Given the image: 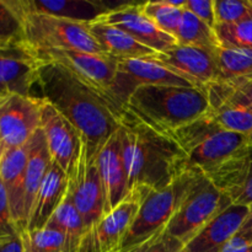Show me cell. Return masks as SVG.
Instances as JSON below:
<instances>
[{"mask_svg": "<svg viewBox=\"0 0 252 252\" xmlns=\"http://www.w3.org/2000/svg\"><path fill=\"white\" fill-rule=\"evenodd\" d=\"M42 97L53 105L80 133L90 159L120 128L122 106L54 64L39 68Z\"/></svg>", "mask_w": 252, "mask_h": 252, "instance_id": "obj_1", "label": "cell"}, {"mask_svg": "<svg viewBox=\"0 0 252 252\" xmlns=\"http://www.w3.org/2000/svg\"><path fill=\"white\" fill-rule=\"evenodd\" d=\"M128 192L138 187L160 189L186 169V157L174 134L158 129L126 106L120 115Z\"/></svg>", "mask_w": 252, "mask_h": 252, "instance_id": "obj_2", "label": "cell"}, {"mask_svg": "<svg viewBox=\"0 0 252 252\" xmlns=\"http://www.w3.org/2000/svg\"><path fill=\"white\" fill-rule=\"evenodd\" d=\"M127 107L153 127L174 133L204 117L209 101L199 88L144 85L132 94Z\"/></svg>", "mask_w": 252, "mask_h": 252, "instance_id": "obj_3", "label": "cell"}, {"mask_svg": "<svg viewBox=\"0 0 252 252\" xmlns=\"http://www.w3.org/2000/svg\"><path fill=\"white\" fill-rule=\"evenodd\" d=\"M172 134L185 153L186 169L198 170L204 175L252 145V137L223 129L207 115Z\"/></svg>", "mask_w": 252, "mask_h": 252, "instance_id": "obj_4", "label": "cell"}, {"mask_svg": "<svg viewBox=\"0 0 252 252\" xmlns=\"http://www.w3.org/2000/svg\"><path fill=\"white\" fill-rule=\"evenodd\" d=\"M21 21V46L27 51L69 49L106 54L89 30V25L61 17L37 14L26 9L21 0H7Z\"/></svg>", "mask_w": 252, "mask_h": 252, "instance_id": "obj_5", "label": "cell"}, {"mask_svg": "<svg viewBox=\"0 0 252 252\" xmlns=\"http://www.w3.org/2000/svg\"><path fill=\"white\" fill-rule=\"evenodd\" d=\"M198 170L187 169L169 186L160 189H149L143 199L134 221L126 234L118 250L133 248L153 238L166 228L176 212L177 206L189 185L196 179Z\"/></svg>", "mask_w": 252, "mask_h": 252, "instance_id": "obj_6", "label": "cell"}, {"mask_svg": "<svg viewBox=\"0 0 252 252\" xmlns=\"http://www.w3.org/2000/svg\"><path fill=\"white\" fill-rule=\"evenodd\" d=\"M230 204L233 203L212 184L211 180L198 171L167 223L166 231L185 245Z\"/></svg>", "mask_w": 252, "mask_h": 252, "instance_id": "obj_7", "label": "cell"}, {"mask_svg": "<svg viewBox=\"0 0 252 252\" xmlns=\"http://www.w3.org/2000/svg\"><path fill=\"white\" fill-rule=\"evenodd\" d=\"M27 52L36 59L39 65L54 64L62 66L98 93L115 101L111 95V88L117 74L118 61L113 57L69 49H43Z\"/></svg>", "mask_w": 252, "mask_h": 252, "instance_id": "obj_8", "label": "cell"}, {"mask_svg": "<svg viewBox=\"0 0 252 252\" xmlns=\"http://www.w3.org/2000/svg\"><path fill=\"white\" fill-rule=\"evenodd\" d=\"M149 189L138 187L95 225L84 231L78 252H110L120 248L126 234L137 217L143 199Z\"/></svg>", "mask_w": 252, "mask_h": 252, "instance_id": "obj_9", "label": "cell"}, {"mask_svg": "<svg viewBox=\"0 0 252 252\" xmlns=\"http://www.w3.org/2000/svg\"><path fill=\"white\" fill-rule=\"evenodd\" d=\"M43 98L9 94L0 100V143L4 150L26 145L41 128Z\"/></svg>", "mask_w": 252, "mask_h": 252, "instance_id": "obj_10", "label": "cell"}, {"mask_svg": "<svg viewBox=\"0 0 252 252\" xmlns=\"http://www.w3.org/2000/svg\"><path fill=\"white\" fill-rule=\"evenodd\" d=\"M144 85L196 88L153 58L118 61L117 74L111 88V95L118 105L127 106L132 94Z\"/></svg>", "mask_w": 252, "mask_h": 252, "instance_id": "obj_11", "label": "cell"}, {"mask_svg": "<svg viewBox=\"0 0 252 252\" xmlns=\"http://www.w3.org/2000/svg\"><path fill=\"white\" fill-rule=\"evenodd\" d=\"M68 194L84 220L85 230L95 225L105 214V194L96 159H90L85 143L73 176L69 179Z\"/></svg>", "mask_w": 252, "mask_h": 252, "instance_id": "obj_12", "label": "cell"}, {"mask_svg": "<svg viewBox=\"0 0 252 252\" xmlns=\"http://www.w3.org/2000/svg\"><path fill=\"white\" fill-rule=\"evenodd\" d=\"M41 129L46 138L52 160L57 162L64 170L68 179H70L75 171L84 145L80 133L44 98L42 105Z\"/></svg>", "mask_w": 252, "mask_h": 252, "instance_id": "obj_13", "label": "cell"}, {"mask_svg": "<svg viewBox=\"0 0 252 252\" xmlns=\"http://www.w3.org/2000/svg\"><path fill=\"white\" fill-rule=\"evenodd\" d=\"M153 59L203 90L219 80L216 52L208 49L176 44L170 51L158 53Z\"/></svg>", "mask_w": 252, "mask_h": 252, "instance_id": "obj_14", "label": "cell"}, {"mask_svg": "<svg viewBox=\"0 0 252 252\" xmlns=\"http://www.w3.org/2000/svg\"><path fill=\"white\" fill-rule=\"evenodd\" d=\"M102 21L118 27L158 53L170 51L177 44L174 37L162 32L142 10V2H125L103 16Z\"/></svg>", "mask_w": 252, "mask_h": 252, "instance_id": "obj_15", "label": "cell"}, {"mask_svg": "<svg viewBox=\"0 0 252 252\" xmlns=\"http://www.w3.org/2000/svg\"><path fill=\"white\" fill-rule=\"evenodd\" d=\"M96 165L105 194V214H107L128 194V177L123 161L120 128L98 152Z\"/></svg>", "mask_w": 252, "mask_h": 252, "instance_id": "obj_16", "label": "cell"}, {"mask_svg": "<svg viewBox=\"0 0 252 252\" xmlns=\"http://www.w3.org/2000/svg\"><path fill=\"white\" fill-rule=\"evenodd\" d=\"M248 214L249 207L230 204L185 244L182 252H220L239 233Z\"/></svg>", "mask_w": 252, "mask_h": 252, "instance_id": "obj_17", "label": "cell"}, {"mask_svg": "<svg viewBox=\"0 0 252 252\" xmlns=\"http://www.w3.org/2000/svg\"><path fill=\"white\" fill-rule=\"evenodd\" d=\"M29 143L24 147L4 150L0 164V180L9 198L12 219L20 236L27 231L25 217V175H26Z\"/></svg>", "mask_w": 252, "mask_h": 252, "instance_id": "obj_18", "label": "cell"}, {"mask_svg": "<svg viewBox=\"0 0 252 252\" xmlns=\"http://www.w3.org/2000/svg\"><path fill=\"white\" fill-rule=\"evenodd\" d=\"M39 68L21 43L0 47V86L9 94L31 95V89L38 84Z\"/></svg>", "mask_w": 252, "mask_h": 252, "instance_id": "obj_19", "label": "cell"}, {"mask_svg": "<svg viewBox=\"0 0 252 252\" xmlns=\"http://www.w3.org/2000/svg\"><path fill=\"white\" fill-rule=\"evenodd\" d=\"M69 179L64 170L57 162H52L38 189L31 213L27 231L42 229L47 225L51 217L58 209L68 194ZM26 231V233H27Z\"/></svg>", "mask_w": 252, "mask_h": 252, "instance_id": "obj_20", "label": "cell"}, {"mask_svg": "<svg viewBox=\"0 0 252 252\" xmlns=\"http://www.w3.org/2000/svg\"><path fill=\"white\" fill-rule=\"evenodd\" d=\"M26 9L37 14L91 25L111 11L103 0H21Z\"/></svg>", "mask_w": 252, "mask_h": 252, "instance_id": "obj_21", "label": "cell"}, {"mask_svg": "<svg viewBox=\"0 0 252 252\" xmlns=\"http://www.w3.org/2000/svg\"><path fill=\"white\" fill-rule=\"evenodd\" d=\"M89 30L103 52L117 61L154 58L158 54V52L139 43L127 32L102 20H97L89 25Z\"/></svg>", "mask_w": 252, "mask_h": 252, "instance_id": "obj_22", "label": "cell"}, {"mask_svg": "<svg viewBox=\"0 0 252 252\" xmlns=\"http://www.w3.org/2000/svg\"><path fill=\"white\" fill-rule=\"evenodd\" d=\"M208 95L209 111L213 122L229 132L252 137V108L238 102L211 85L204 90Z\"/></svg>", "mask_w": 252, "mask_h": 252, "instance_id": "obj_23", "label": "cell"}, {"mask_svg": "<svg viewBox=\"0 0 252 252\" xmlns=\"http://www.w3.org/2000/svg\"><path fill=\"white\" fill-rule=\"evenodd\" d=\"M52 162L53 160L48 150L46 138L39 128L29 142V158L25 175V217L27 224L32 204Z\"/></svg>", "mask_w": 252, "mask_h": 252, "instance_id": "obj_24", "label": "cell"}, {"mask_svg": "<svg viewBox=\"0 0 252 252\" xmlns=\"http://www.w3.org/2000/svg\"><path fill=\"white\" fill-rule=\"evenodd\" d=\"M219 80L217 83L238 84L252 76V49L220 46L216 51Z\"/></svg>", "mask_w": 252, "mask_h": 252, "instance_id": "obj_25", "label": "cell"}, {"mask_svg": "<svg viewBox=\"0 0 252 252\" xmlns=\"http://www.w3.org/2000/svg\"><path fill=\"white\" fill-rule=\"evenodd\" d=\"M46 226L56 229L65 236L68 252H78L79 244L85 231V225L69 194H66L64 201L54 212Z\"/></svg>", "mask_w": 252, "mask_h": 252, "instance_id": "obj_26", "label": "cell"}, {"mask_svg": "<svg viewBox=\"0 0 252 252\" xmlns=\"http://www.w3.org/2000/svg\"><path fill=\"white\" fill-rule=\"evenodd\" d=\"M177 44L193 46L216 52L220 47L216 30L185 9L176 34Z\"/></svg>", "mask_w": 252, "mask_h": 252, "instance_id": "obj_27", "label": "cell"}, {"mask_svg": "<svg viewBox=\"0 0 252 252\" xmlns=\"http://www.w3.org/2000/svg\"><path fill=\"white\" fill-rule=\"evenodd\" d=\"M186 0H159L142 2V10L162 32L176 39Z\"/></svg>", "mask_w": 252, "mask_h": 252, "instance_id": "obj_28", "label": "cell"}, {"mask_svg": "<svg viewBox=\"0 0 252 252\" xmlns=\"http://www.w3.org/2000/svg\"><path fill=\"white\" fill-rule=\"evenodd\" d=\"M21 239L25 252H68L65 236L48 226L27 231Z\"/></svg>", "mask_w": 252, "mask_h": 252, "instance_id": "obj_29", "label": "cell"}, {"mask_svg": "<svg viewBox=\"0 0 252 252\" xmlns=\"http://www.w3.org/2000/svg\"><path fill=\"white\" fill-rule=\"evenodd\" d=\"M214 12L217 26L239 24L252 17V0H214Z\"/></svg>", "mask_w": 252, "mask_h": 252, "instance_id": "obj_30", "label": "cell"}, {"mask_svg": "<svg viewBox=\"0 0 252 252\" xmlns=\"http://www.w3.org/2000/svg\"><path fill=\"white\" fill-rule=\"evenodd\" d=\"M216 32L220 46L252 49V17L239 24L218 25Z\"/></svg>", "mask_w": 252, "mask_h": 252, "instance_id": "obj_31", "label": "cell"}, {"mask_svg": "<svg viewBox=\"0 0 252 252\" xmlns=\"http://www.w3.org/2000/svg\"><path fill=\"white\" fill-rule=\"evenodd\" d=\"M21 21L7 0H0V47L21 43Z\"/></svg>", "mask_w": 252, "mask_h": 252, "instance_id": "obj_32", "label": "cell"}, {"mask_svg": "<svg viewBox=\"0 0 252 252\" xmlns=\"http://www.w3.org/2000/svg\"><path fill=\"white\" fill-rule=\"evenodd\" d=\"M184 245L172 238L166 231V228L160 233L155 234L153 238L148 239L144 243L135 245L133 248L126 249V250H116L110 252H181Z\"/></svg>", "mask_w": 252, "mask_h": 252, "instance_id": "obj_33", "label": "cell"}, {"mask_svg": "<svg viewBox=\"0 0 252 252\" xmlns=\"http://www.w3.org/2000/svg\"><path fill=\"white\" fill-rule=\"evenodd\" d=\"M212 85L216 86L217 89H219L221 93L225 94L226 96L231 97L233 100L252 108V76L238 84L216 83L212 84Z\"/></svg>", "mask_w": 252, "mask_h": 252, "instance_id": "obj_34", "label": "cell"}, {"mask_svg": "<svg viewBox=\"0 0 252 252\" xmlns=\"http://www.w3.org/2000/svg\"><path fill=\"white\" fill-rule=\"evenodd\" d=\"M19 235L12 219L9 198L5 187L0 180V241Z\"/></svg>", "mask_w": 252, "mask_h": 252, "instance_id": "obj_35", "label": "cell"}, {"mask_svg": "<svg viewBox=\"0 0 252 252\" xmlns=\"http://www.w3.org/2000/svg\"><path fill=\"white\" fill-rule=\"evenodd\" d=\"M185 9L198 17L201 21L216 30V12H214V0H186Z\"/></svg>", "mask_w": 252, "mask_h": 252, "instance_id": "obj_36", "label": "cell"}, {"mask_svg": "<svg viewBox=\"0 0 252 252\" xmlns=\"http://www.w3.org/2000/svg\"><path fill=\"white\" fill-rule=\"evenodd\" d=\"M234 204H240V206L246 207L252 206V147L250 149V155H249L248 169H246L243 187H241L240 193H239Z\"/></svg>", "mask_w": 252, "mask_h": 252, "instance_id": "obj_37", "label": "cell"}, {"mask_svg": "<svg viewBox=\"0 0 252 252\" xmlns=\"http://www.w3.org/2000/svg\"><path fill=\"white\" fill-rule=\"evenodd\" d=\"M220 252H252V244L235 235L221 249Z\"/></svg>", "mask_w": 252, "mask_h": 252, "instance_id": "obj_38", "label": "cell"}, {"mask_svg": "<svg viewBox=\"0 0 252 252\" xmlns=\"http://www.w3.org/2000/svg\"><path fill=\"white\" fill-rule=\"evenodd\" d=\"M0 252H25L24 241H22L21 236L16 235L0 241Z\"/></svg>", "mask_w": 252, "mask_h": 252, "instance_id": "obj_39", "label": "cell"}, {"mask_svg": "<svg viewBox=\"0 0 252 252\" xmlns=\"http://www.w3.org/2000/svg\"><path fill=\"white\" fill-rule=\"evenodd\" d=\"M238 236H240L241 239H244L248 243L252 244V206L249 207V214L246 217L245 221L241 225L240 230L236 234Z\"/></svg>", "mask_w": 252, "mask_h": 252, "instance_id": "obj_40", "label": "cell"}, {"mask_svg": "<svg viewBox=\"0 0 252 252\" xmlns=\"http://www.w3.org/2000/svg\"><path fill=\"white\" fill-rule=\"evenodd\" d=\"M7 95H9V93H7L6 90H4V89L0 86V100H1V98H4L5 96H7Z\"/></svg>", "mask_w": 252, "mask_h": 252, "instance_id": "obj_41", "label": "cell"}, {"mask_svg": "<svg viewBox=\"0 0 252 252\" xmlns=\"http://www.w3.org/2000/svg\"><path fill=\"white\" fill-rule=\"evenodd\" d=\"M2 157H4V147H2L1 143H0V164H1Z\"/></svg>", "mask_w": 252, "mask_h": 252, "instance_id": "obj_42", "label": "cell"}]
</instances>
